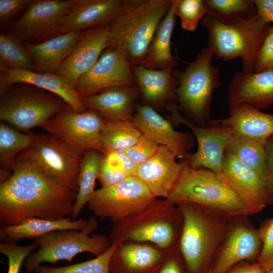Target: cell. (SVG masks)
I'll return each instance as SVG.
<instances>
[{
	"mask_svg": "<svg viewBox=\"0 0 273 273\" xmlns=\"http://www.w3.org/2000/svg\"><path fill=\"white\" fill-rule=\"evenodd\" d=\"M33 1L0 0V22L6 25L16 14L28 8Z\"/></svg>",
	"mask_w": 273,
	"mask_h": 273,
	"instance_id": "obj_43",
	"label": "cell"
},
{
	"mask_svg": "<svg viewBox=\"0 0 273 273\" xmlns=\"http://www.w3.org/2000/svg\"><path fill=\"white\" fill-rule=\"evenodd\" d=\"M267 174L265 181L268 204L273 203V135L268 137L265 142Z\"/></svg>",
	"mask_w": 273,
	"mask_h": 273,
	"instance_id": "obj_45",
	"label": "cell"
},
{
	"mask_svg": "<svg viewBox=\"0 0 273 273\" xmlns=\"http://www.w3.org/2000/svg\"><path fill=\"white\" fill-rule=\"evenodd\" d=\"M220 174L247 204L260 211L269 204L265 181L234 155L226 151Z\"/></svg>",
	"mask_w": 273,
	"mask_h": 273,
	"instance_id": "obj_20",
	"label": "cell"
},
{
	"mask_svg": "<svg viewBox=\"0 0 273 273\" xmlns=\"http://www.w3.org/2000/svg\"><path fill=\"white\" fill-rule=\"evenodd\" d=\"M132 65L120 50L106 48L94 65L78 80L74 88L83 97L116 86H135Z\"/></svg>",
	"mask_w": 273,
	"mask_h": 273,
	"instance_id": "obj_15",
	"label": "cell"
},
{
	"mask_svg": "<svg viewBox=\"0 0 273 273\" xmlns=\"http://www.w3.org/2000/svg\"><path fill=\"white\" fill-rule=\"evenodd\" d=\"M32 142L31 132L28 133L22 132L8 123L4 121L1 122L0 123L1 164L10 165L16 158V156L29 148Z\"/></svg>",
	"mask_w": 273,
	"mask_h": 273,
	"instance_id": "obj_35",
	"label": "cell"
},
{
	"mask_svg": "<svg viewBox=\"0 0 273 273\" xmlns=\"http://www.w3.org/2000/svg\"><path fill=\"white\" fill-rule=\"evenodd\" d=\"M159 146L151 138L142 133L136 143L124 152L137 167L151 158Z\"/></svg>",
	"mask_w": 273,
	"mask_h": 273,
	"instance_id": "obj_41",
	"label": "cell"
},
{
	"mask_svg": "<svg viewBox=\"0 0 273 273\" xmlns=\"http://www.w3.org/2000/svg\"><path fill=\"white\" fill-rule=\"evenodd\" d=\"M267 273H273V268L268 270Z\"/></svg>",
	"mask_w": 273,
	"mask_h": 273,
	"instance_id": "obj_50",
	"label": "cell"
},
{
	"mask_svg": "<svg viewBox=\"0 0 273 273\" xmlns=\"http://www.w3.org/2000/svg\"><path fill=\"white\" fill-rule=\"evenodd\" d=\"M201 24L208 32V47L217 59L224 61L238 58L242 72H254L258 56L270 24L257 15L247 18L222 21L206 14Z\"/></svg>",
	"mask_w": 273,
	"mask_h": 273,
	"instance_id": "obj_5",
	"label": "cell"
},
{
	"mask_svg": "<svg viewBox=\"0 0 273 273\" xmlns=\"http://www.w3.org/2000/svg\"><path fill=\"white\" fill-rule=\"evenodd\" d=\"M258 231L262 248L256 261L268 271L273 268V217L265 220Z\"/></svg>",
	"mask_w": 273,
	"mask_h": 273,
	"instance_id": "obj_40",
	"label": "cell"
},
{
	"mask_svg": "<svg viewBox=\"0 0 273 273\" xmlns=\"http://www.w3.org/2000/svg\"><path fill=\"white\" fill-rule=\"evenodd\" d=\"M257 15L265 23H273V0H253Z\"/></svg>",
	"mask_w": 273,
	"mask_h": 273,
	"instance_id": "obj_47",
	"label": "cell"
},
{
	"mask_svg": "<svg viewBox=\"0 0 273 273\" xmlns=\"http://www.w3.org/2000/svg\"><path fill=\"white\" fill-rule=\"evenodd\" d=\"M181 163L179 178L166 199L171 202L194 203L229 218L260 212L242 200L220 174L203 167L192 168L184 161Z\"/></svg>",
	"mask_w": 273,
	"mask_h": 273,
	"instance_id": "obj_4",
	"label": "cell"
},
{
	"mask_svg": "<svg viewBox=\"0 0 273 273\" xmlns=\"http://www.w3.org/2000/svg\"><path fill=\"white\" fill-rule=\"evenodd\" d=\"M127 0H76L68 14L63 19V34L82 32L110 25L124 9Z\"/></svg>",
	"mask_w": 273,
	"mask_h": 273,
	"instance_id": "obj_22",
	"label": "cell"
},
{
	"mask_svg": "<svg viewBox=\"0 0 273 273\" xmlns=\"http://www.w3.org/2000/svg\"><path fill=\"white\" fill-rule=\"evenodd\" d=\"M169 109L170 118L175 123L188 127L197 142L196 152L188 154L184 161L192 168L203 167L221 174L226 147L234 135L232 128L212 119L207 124L197 125L182 115L176 104H171Z\"/></svg>",
	"mask_w": 273,
	"mask_h": 273,
	"instance_id": "obj_14",
	"label": "cell"
},
{
	"mask_svg": "<svg viewBox=\"0 0 273 273\" xmlns=\"http://www.w3.org/2000/svg\"><path fill=\"white\" fill-rule=\"evenodd\" d=\"M132 68L140 94L148 104H161L175 98L178 79L174 68L155 70L140 65Z\"/></svg>",
	"mask_w": 273,
	"mask_h": 273,
	"instance_id": "obj_28",
	"label": "cell"
},
{
	"mask_svg": "<svg viewBox=\"0 0 273 273\" xmlns=\"http://www.w3.org/2000/svg\"><path fill=\"white\" fill-rule=\"evenodd\" d=\"M169 253L138 243L118 245L110 258L109 273H158Z\"/></svg>",
	"mask_w": 273,
	"mask_h": 273,
	"instance_id": "obj_24",
	"label": "cell"
},
{
	"mask_svg": "<svg viewBox=\"0 0 273 273\" xmlns=\"http://www.w3.org/2000/svg\"><path fill=\"white\" fill-rule=\"evenodd\" d=\"M267 271L256 261L253 263H239L226 273H267Z\"/></svg>",
	"mask_w": 273,
	"mask_h": 273,
	"instance_id": "obj_48",
	"label": "cell"
},
{
	"mask_svg": "<svg viewBox=\"0 0 273 273\" xmlns=\"http://www.w3.org/2000/svg\"><path fill=\"white\" fill-rule=\"evenodd\" d=\"M76 0L33 1L20 18L6 25L20 43H37L63 34L61 23Z\"/></svg>",
	"mask_w": 273,
	"mask_h": 273,
	"instance_id": "obj_13",
	"label": "cell"
},
{
	"mask_svg": "<svg viewBox=\"0 0 273 273\" xmlns=\"http://www.w3.org/2000/svg\"><path fill=\"white\" fill-rule=\"evenodd\" d=\"M229 106L246 104L260 110L273 104V68L259 72H236L226 94Z\"/></svg>",
	"mask_w": 273,
	"mask_h": 273,
	"instance_id": "obj_21",
	"label": "cell"
},
{
	"mask_svg": "<svg viewBox=\"0 0 273 273\" xmlns=\"http://www.w3.org/2000/svg\"><path fill=\"white\" fill-rule=\"evenodd\" d=\"M207 14L227 21L247 18L257 14L253 0H204Z\"/></svg>",
	"mask_w": 273,
	"mask_h": 273,
	"instance_id": "obj_36",
	"label": "cell"
},
{
	"mask_svg": "<svg viewBox=\"0 0 273 273\" xmlns=\"http://www.w3.org/2000/svg\"><path fill=\"white\" fill-rule=\"evenodd\" d=\"M140 94L137 85L116 86L80 98L86 109L96 111L106 121H131Z\"/></svg>",
	"mask_w": 273,
	"mask_h": 273,
	"instance_id": "obj_25",
	"label": "cell"
},
{
	"mask_svg": "<svg viewBox=\"0 0 273 273\" xmlns=\"http://www.w3.org/2000/svg\"><path fill=\"white\" fill-rule=\"evenodd\" d=\"M0 69L35 71L24 46L8 33L0 34Z\"/></svg>",
	"mask_w": 273,
	"mask_h": 273,
	"instance_id": "obj_34",
	"label": "cell"
},
{
	"mask_svg": "<svg viewBox=\"0 0 273 273\" xmlns=\"http://www.w3.org/2000/svg\"><path fill=\"white\" fill-rule=\"evenodd\" d=\"M183 217L179 252L186 273H209L232 218L192 202L176 204Z\"/></svg>",
	"mask_w": 273,
	"mask_h": 273,
	"instance_id": "obj_2",
	"label": "cell"
},
{
	"mask_svg": "<svg viewBox=\"0 0 273 273\" xmlns=\"http://www.w3.org/2000/svg\"><path fill=\"white\" fill-rule=\"evenodd\" d=\"M103 154L95 150H88L81 157L78 174V191L72 215L74 219L78 216L95 191L94 186L98 177Z\"/></svg>",
	"mask_w": 273,
	"mask_h": 273,
	"instance_id": "obj_32",
	"label": "cell"
},
{
	"mask_svg": "<svg viewBox=\"0 0 273 273\" xmlns=\"http://www.w3.org/2000/svg\"><path fill=\"white\" fill-rule=\"evenodd\" d=\"M82 32H69L42 42L23 43L36 71L55 73L75 46Z\"/></svg>",
	"mask_w": 273,
	"mask_h": 273,
	"instance_id": "obj_26",
	"label": "cell"
},
{
	"mask_svg": "<svg viewBox=\"0 0 273 273\" xmlns=\"http://www.w3.org/2000/svg\"><path fill=\"white\" fill-rule=\"evenodd\" d=\"M38 248V244L33 242L26 245H19L15 242H1L0 253L8 259L7 273H19L26 258Z\"/></svg>",
	"mask_w": 273,
	"mask_h": 273,
	"instance_id": "obj_39",
	"label": "cell"
},
{
	"mask_svg": "<svg viewBox=\"0 0 273 273\" xmlns=\"http://www.w3.org/2000/svg\"><path fill=\"white\" fill-rule=\"evenodd\" d=\"M175 16L180 20L181 27L193 31L207 14L204 0H172Z\"/></svg>",
	"mask_w": 273,
	"mask_h": 273,
	"instance_id": "obj_38",
	"label": "cell"
},
{
	"mask_svg": "<svg viewBox=\"0 0 273 273\" xmlns=\"http://www.w3.org/2000/svg\"><path fill=\"white\" fill-rule=\"evenodd\" d=\"M110 25L82 31L68 57L55 74L63 77L74 87L79 78L96 63L109 47Z\"/></svg>",
	"mask_w": 273,
	"mask_h": 273,
	"instance_id": "obj_17",
	"label": "cell"
},
{
	"mask_svg": "<svg viewBox=\"0 0 273 273\" xmlns=\"http://www.w3.org/2000/svg\"><path fill=\"white\" fill-rule=\"evenodd\" d=\"M175 155L160 146L149 159L136 167V176L155 197L167 199L177 181L182 169Z\"/></svg>",
	"mask_w": 273,
	"mask_h": 273,
	"instance_id": "obj_23",
	"label": "cell"
},
{
	"mask_svg": "<svg viewBox=\"0 0 273 273\" xmlns=\"http://www.w3.org/2000/svg\"><path fill=\"white\" fill-rule=\"evenodd\" d=\"M31 134L32 142L30 146L20 154L32 162L50 178L77 193L82 156L46 132Z\"/></svg>",
	"mask_w": 273,
	"mask_h": 273,
	"instance_id": "obj_12",
	"label": "cell"
},
{
	"mask_svg": "<svg viewBox=\"0 0 273 273\" xmlns=\"http://www.w3.org/2000/svg\"><path fill=\"white\" fill-rule=\"evenodd\" d=\"M273 68V26H270L261 47L255 72Z\"/></svg>",
	"mask_w": 273,
	"mask_h": 273,
	"instance_id": "obj_42",
	"label": "cell"
},
{
	"mask_svg": "<svg viewBox=\"0 0 273 273\" xmlns=\"http://www.w3.org/2000/svg\"><path fill=\"white\" fill-rule=\"evenodd\" d=\"M158 273H186L179 249L170 252Z\"/></svg>",
	"mask_w": 273,
	"mask_h": 273,
	"instance_id": "obj_46",
	"label": "cell"
},
{
	"mask_svg": "<svg viewBox=\"0 0 273 273\" xmlns=\"http://www.w3.org/2000/svg\"><path fill=\"white\" fill-rule=\"evenodd\" d=\"M155 198L137 176L95 190L86 205L95 217L114 223L141 211Z\"/></svg>",
	"mask_w": 273,
	"mask_h": 273,
	"instance_id": "obj_11",
	"label": "cell"
},
{
	"mask_svg": "<svg viewBox=\"0 0 273 273\" xmlns=\"http://www.w3.org/2000/svg\"><path fill=\"white\" fill-rule=\"evenodd\" d=\"M142 133L131 121H106L100 134L106 151H125L135 145Z\"/></svg>",
	"mask_w": 273,
	"mask_h": 273,
	"instance_id": "obj_33",
	"label": "cell"
},
{
	"mask_svg": "<svg viewBox=\"0 0 273 273\" xmlns=\"http://www.w3.org/2000/svg\"><path fill=\"white\" fill-rule=\"evenodd\" d=\"M118 244L112 243L102 254L87 261L60 267H51L40 264L32 273H109L110 258Z\"/></svg>",
	"mask_w": 273,
	"mask_h": 273,
	"instance_id": "obj_37",
	"label": "cell"
},
{
	"mask_svg": "<svg viewBox=\"0 0 273 273\" xmlns=\"http://www.w3.org/2000/svg\"><path fill=\"white\" fill-rule=\"evenodd\" d=\"M22 273H25V272H22Z\"/></svg>",
	"mask_w": 273,
	"mask_h": 273,
	"instance_id": "obj_51",
	"label": "cell"
},
{
	"mask_svg": "<svg viewBox=\"0 0 273 273\" xmlns=\"http://www.w3.org/2000/svg\"><path fill=\"white\" fill-rule=\"evenodd\" d=\"M54 98L30 86H12L1 95L0 119L28 133L56 116L66 106Z\"/></svg>",
	"mask_w": 273,
	"mask_h": 273,
	"instance_id": "obj_9",
	"label": "cell"
},
{
	"mask_svg": "<svg viewBox=\"0 0 273 273\" xmlns=\"http://www.w3.org/2000/svg\"><path fill=\"white\" fill-rule=\"evenodd\" d=\"M183 217L177 205L166 199H155L139 212L116 222L109 238L118 245L151 242L161 249H178Z\"/></svg>",
	"mask_w": 273,
	"mask_h": 273,
	"instance_id": "obj_3",
	"label": "cell"
},
{
	"mask_svg": "<svg viewBox=\"0 0 273 273\" xmlns=\"http://www.w3.org/2000/svg\"><path fill=\"white\" fill-rule=\"evenodd\" d=\"M105 120L95 110L73 111L67 104L58 114L39 127L82 156L88 150L105 153L100 134Z\"/></svg>",
	"mask_w": 273,
	"mask_h": 273,
	"instance_id": "obj_10",
	"label": "cell"
},
{
	"mask_svg": "<svg viewBox=\"0 0 273 273\" xmlns=\"http://www.w3.org/2000/svg\"><path fill=\"white\" fill-rule=\"evenodd\" d=\"M17 83L29 84L49 91L61 98L75 112L87 110L74 87L58 74L23 69L1 70V95Z\"/></svg>",
	"mask_w": 273,
	"mask_h": 273,
	"instance_id": "obj_19",
	"label": "cell"
},
{
	"mask_svg": "<svg viewBox=\"0 0 273 273\" xmlns=\"http://www.w3.org/2000/svg\"><path fill=\"white\" fill-rule=\"evenodd\" d=\"M98 227L96 217L91 216L81 230L55 231L34 239L38 248L26 258L23 264L25 269L28 273H32L44 262L55 263L60 260L70 262L75 256L83 252L96 256L102 254L112 243L104 235H90Z\"/></svg>",
	"mask_w": 273,
	"mask_h": 273,
	"instance_id": "obj_8",
	"label": "cell"
},
{
	"mask_svg": "<svg viewBox=\"0 0 273 273\" xmlns=\"http://www.w3.org/2000/svg\"><path fill=\"white\" fill-rule=\"evenodd\" d=\"M174 8L172 5L159 24L141 66L145 68L164 70L177 65L171 52L170 42L175 24Z\"/></svg>",
	"mask_w": 273,
	"mask_h": 273,
	"instance_id": "obj_30",
	"label": "cell"
},
{
	"mask_svg": "<svg viewBox=\"0 0 273 273\" xmlns=\"http://www.w3.org/2000/svg\"><path fill=\"white\" fill-rule=\"evenodd\" d=\"M115 152L119 159L122 171L128 176H136V166L124 151Z\"/></svg>",
	"mask_w": 273,
	"mask_h": 273,
	"instance_id": "obj_49",
	"label": "cell"
},
{
	"mask_svg": "<svg viewBox=\"0 0 273 273\" xmlns=\"http://www.w3.org/2000/svg\"><path fill=\"white\" fill-rule=\"evenodd\" d=\"M8 168L10 177L0 184V225L30 217H71L77 193L59 184L21 154Z\"/></svg>",
	"mask_w": 273,
	"mask_h": 273,
	"instance_id": "obj_1",
	"label": "cell"
},
{
	"mask_svg": "<svg viewBox=\"0 0 273 273\" xmlns=\"http://www.w3.org/2000/svg\"><path fill=\"white\" fill-rule=\"evenodd\" d=\"M131 121L143 134L167 147L176 158H185L194 145L191 133L175 130L167 120L148 105L137 106Z\"/></svg>",
	"mask_w": 273,
	"mask_h": 273,
	"instance_id": "obj_18",
	"label": "cell"
},
{
	"mask_svg": "<svg viewBox=\"0 0 273 273\" xmlns=\"http://www.w3.org/2000/svg\"><path fill=\"white\" fill-rule=\"evenodd\" d=\"M212 121L230 126L234 135L266 140L273 135V114L263 112L246 104L230 106L228 117Z\"/></svg>",
	"mask_w": 273,
	"mask_h": 273,
	"instance_id": "obj_27",
	"label": "cell"
},
{
	"mask_svg": "<svg viewBox=\"0 0 273 273\" xmlns=\"http://www.w3.org/2000/svg\"><path fill=\"white\" fill-rule=\"evenodd\" d=\"M213 57L210 49L205 47L184 70L176 71V105L196 124L205 125L211 120L212 94L221 85L219 69L212 63Z\"/></svg>",
	"mask_w": 273,
	"mask_h": 273,
	"instance_id": "obj_7",
	"label": "cell"
},
{
	"mask_svg": "<svg viewBox=\"0 0 273 273\" xmlns=\"http://www.w3.org/2000/svg\"><path fill=\"white\" fill-rule=\"evenodd\" d=\"M266 140L234 135L225 151L234 155L265 181L267 174Z\"/></svg>",
	"mask_w": 273,
	"mask_h": 273,
	"instance_id": "obj_31",
	"label": "cell"
},
{
	"mask_svg": "<svg viewBox=\"0 0 273 273\" xmlns=\"http://www.w3.org/2000/svg\"><path fill=\"white\" fill-rule=\"evenodd\" d=\"M171 5L172 0H127L122 12L110 25L108 47L122 51L132 66L141 65Z\"/></svg>",
	"mask_w": 273,
	"mask_h": 273,
	"instance_id": "obj_6",
	"label": "cell"
},
{
	"mask_svg": "<svg viewBox=\"0 0 273 273\" xmlns=\"http://www.w3.org/2000/svg\"><path fill=\"white\" fill-rule=\"evenodd\" d=\"M127 177L123 171L111 168L101 160L98 177L101 187L117 184Z\"/></svg>",
	"mask_w": 273,
	"mask_h": 273,
	"instance_id": "obj_44",
	"label": "cell"
},
{
	"mask_svg": "<svg viewBox=\"0 0 273 273\" xmlns=\"http://www.w3.org/2000/svg\"><path fill=\"white\" fill-rule=\"evenodd\" d=\"M87 223L88 220L84 218L72 220L71 217L57 220L30 217L16 224L1 226L0 239L1 242L17 243L24 239H35L55 231L81 230Z\"/></svg>",
	"mask_w": 273,
	"mask_h": 273,
	"instance_id": "obj_29",
	"label": "cell"
},
{
	"mask_svg": "<svg viewBox=\"0 0 273 273\" xmlns=\"http://www.w3.org/2000/svg\"><path fill=\"white\" fill-rule=\"evenodd\" d=\"M261 248L258 229L247 216L232 218L226 236L213 259L209 273H226L242 261H256Z\"/></svg>",
	"mask_w": 273,
	"mask_h": 273,
	"instance_id": "obj_16",
	"label": "cell"
}]
</instances>
